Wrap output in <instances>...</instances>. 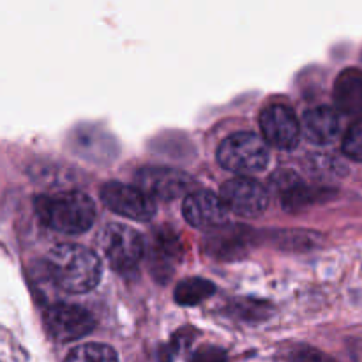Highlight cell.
Masks as SVG:
<instances>
[{"mask_svg":"<svg viewBox=\"0 0 362 362\" xmlns=\"http://www.w3.org/2000/svg\"><path fill=\"white\" fill-rule=\"evenodd\" d=\"M46 274L64 292L85 293L98 286L103 269L98 255L88 247L59 244L46 257Z\"/></svg>","mask_w":362,"mask_h":362,"instance_id":"6da1fadb","label":"cell"},{"mask_svg":"<svg viewBox=\"0 0 362 362\" xmlns=\"http://www.w3.org/2000/svg\"><path fill=\"white\" fill-rule=\"evenodd\" d=\"M35 212L48 228L64 235L87 232L95 219V205L80 191H60L35 198Z\"/></svg>","mask_w":362,"mask_h":362,"instance_id":"7a4b0ae2","label":"cell"},{"mask_svg":"<svg viewBox=\"0 0 362 362\" xmlns=\"http://www.w3.org/2000/svg\"><path fill=\"white\" fill-rule=\"evenodd\" d=\"M218 161L223 168L239 175L262 172L269 165L267 144L255 133H233L219 145Z\"/></svg>","mask_w":362,"mask_h":362,"instance_id":"3957f363","label":"cell"},{"mask_svg":"<svg viewBox=\"0 0 362 362\" xmlns=\"http://www.w3.org/2000/svg\"><path fill=\"white\" fill-rule=\"evenodd\" d=\"M99 246L108 264L120 272L136 269L147 250L144 237L134 228L120 223L105 226L99 235Z\"/></svg>","mask_w":362,"mask_h":362,"instance_id":"277c9868","label":"cell"},{"mask_svg":"<svg viewBox=\"0 0 362 362\" xmlns=\"http://www.w3.org/2000/svg\"><path fill=\"white\" fill-rule=\"evenodd\" d=\"M134 184L147 197L158 200H177L193 193L194 180L186 172L166 166H145L134 175Z\"/></svg>","mask_w":362,"mask_h":362,"instance_id":"5b68a950","label":"cell"},{"mask_svg":"<svg viewBox=\"0 0 362 362\" xmlns=\"http://www.w3.org/2000/svg\"><path fill=\"white\" fill-rule=\"evenodd\" d=\"M45 327L48 334L59 343L76 341L90 334L95 327V320L85 308L74 304L57 303L46 308Z\"/></svg>","mask_w":362,"mask_h":362,"instance_id":"8992f818","label":"cell"},{"mask_svg":"<svg viewBox=\"0 0 362 362\" xmlns=\"http://www.w3.org/2000/svg\"><path fill=\"white\" fill-rule=\"evenodd\" d=\"M101 202L117 214L134 221H151L156 214V204L136 186L122 182H106L99 191Z\"/></svg>","mask_w":362,"mask_h":362,"instance_id":"52a82bcc","label":"cell"},{"mask_svg":"<svg viewBox=\"0 0 362 362\" xmlns=\"http://www.w3.org/2000/svg\"><path fill=\"white\" fill-rule=\"evenodd\" d=\"M221 200L230 212L243 218H258L269 207V194L260 182L237 177L221 186Z\"/></svg>","mask_w":362,"mask_h":362,"instance_id":"ba28073f","label":"cell"},{"mask_svg":"<svg viewBox=\"0 0 362 362\" xmlns=\"http://www.w3.org/2000/svg\"><path fill=\"white\" fill-rule=\"evenodd\" d=\"M148 260V269H151L152 276L158 281H166L172 278L175 272L177 264L182 255V246L177 237V233L172 228H161L154 230L147 240V250H145Z\"/></svg>","mask_w":362,"mask_h":362,"instance_id":"9c48e42d","label":"cell"},{"mask_svg":"<svg viewBox=\"0 0 362 362\" xmlns=\"http://www.w3.org/2000/svg\"><path fill=\"white\" fill-rule=\"evenodd\" d=\"M262 133H264L265 141L278 148H290L297 147L300 138V126L297 120L296 113L290 106L283 103H274L269 105L260 115Z\"/></svg>","mask_w":362,"mask_h":362,"instance_id":"30bf717a","label":"cell"},{"mask_svg":"<svg viewBox=\"0 0 362 362\" xmlns=\"http://www.w3.org/2000/svg\"><path fill=\"white\" fill-rule=\"evenodd\" d=\"M182 214L191 226L200 230L221 228L228 219V207L211 191H193L184 198Z\"/></svg>","mask_w":362,"mask_h":362,"instance_id":"8fae6325","label":"cell"},{"mask_svg":"<svg viewBox=\"0 0 362 362\" xmlns=\"http://www.w3.org/2000/svg\"><path fill=\"white\" fill-rule=\"evenodd\" d=\"M303 131L313 144H331L339 133V115L331 106H315L304 113Z\"/></svg>","mask_w":362,"mask_h":362,"instance_id":"7c38bea8","label":"cell"},{"mask_svg":"<svg viewBox=\"0 0 362 362\" xmlns=\"http://www.w3.org/2000/svg\"><path fill=\"white\" fill-rule=\"evenodd\" d=\"M334 103L338 110L346 115L362 113V71L346 67L339 73L334 83Z\"/></svg>","mask_w":362,"mask_h":362,"instance_id":"4fadbf2b","label":"cell"},{"mask_svg":"<svg viewBox=\"0 0 362 362\" xmlns=\"http://www.w3.org/2000/svg\"><path fill=\"white\" fill-rule=\"evenodd\" d=\"M251 232L246 228H232L221 230L218 235L209 239V247L211 253H216L218 257H232V255L243 253L244 247L250 244Z\"/></svg>","mask_w":362,"mask_h":362,"instance_id":"5bb4252c","label":"cell"},{"mask_svg":"<svg viewBox=\"0 0 362 362\" xmlns=\"http://www.w3.org/2000/svg\"><path fill=\"white\" fill-rule=\"evenodd\" d=\"M214 292L216 286L212 285L209 279L187 278L182 279V281L175 286L173 296H175L177 304H180V306H197V304L209 299Z\"/></svg>","mask_w":362,"mask_h":362,"instance_id":"9a60e30c","label":"cell"},{"mask_svg":"<svg viewBox=\"0 0 362 362\" xmlns=\"http://www.w3.org/2000/svg\"><path fill=\"white\" fill-rule=\"evenodd\" d=\"M64 362H119L117 352L103 343H85L69 352Z\"/></svg>","mask_w":362,"mask_h":362,"instance_id":"2e32d148","label":"cell"},{"mask_svg":"<svg viewBox=\"0 0 362 362\" xmlns=\"http://www.w3.org/2000/svg\"><path fill=\"white\" fill-rule=\"evenodd\" d=\"M230 315L240 320H258L267 317L269 304L258 303V300H235L228 310Z\"/></svg>","mask_w":362,"mask_h":362,"instance_id":"e0dca14e","label":"cell"},{"mask_svg":"<svg viewBox=\"0 0 362 362\" xmlns=\"http://www.w3.org/2000/svg\"><path fill=\"white\" fill-rule=\"evenodd\" d=\"M343 152L354 161H362V119L354 122L343 138Z\"/></svg>","mask_w":362,"mask_h":362,"instance_id":"ac0fdd59","label":"cell"},{"mask_svg":"<svg viewBox=\"0 0 362 362\" xmlns=\"http://www.w3.org/2000/svg\"><path fill=\"white\" fill-rule=\"evenodd\" d=\"M271 184L276 191L281 193V197H285V194H288L290 191H293L296 187H299L300 184L304 182L300 180V177L297 175L296 172H292V170H279V172H276L274 175H272Z\"/></svg>","mask_w":362,"mask_h":362,"instance_id":"d6986e66","label":"cell"},{"mask_svg":"<svg viewBox=\"0 0 362 362\" xmlns=\"http://www.w3.org/2000/svg\"><path fill=\"white\" fill-rule=\"evenodd\" d=\"M191 362H228V357H226L225 350L219 346L205 345L193 354Z\"/></svg>","mask_w":362,"mask_h":362,"instance_id":"ffe728a7","label":"cell"},{"mask_svg":"<svg viewBox=\"0 0 362 362\" xmlns=\"http://www.w3.org/2000/svg\"><path fill=\"white\" fill-rule=\"evenodd\" d=\"M290 361L292 362H331L327 357L322 356L318 350L308 349V346H297L293 352H290Z\"/></svg>","mask_w":362,"mask_h":362,"instance_id":"44dd1931","label":"cell"}]
</instances>
